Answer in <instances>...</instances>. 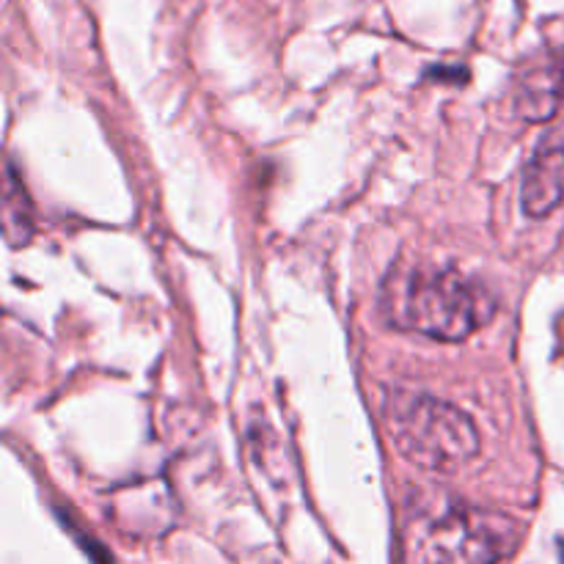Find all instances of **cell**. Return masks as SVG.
I'll list each match as a JSON object with an SVG mask.
<instances>
[{
  "label": "cell",
  "instance_id": "cell-1",
  "mask_svg": "<svg viewBox=\"0 0 564 564\" xmlns=\"http://www.w3.org/2000/svg\"><path fill=\"white\" fill-rule=\"evenodd\" d=\"M518 545V523L449 496H419L402 521L405 564H501Z\"/></svg>",
  "mask_w": 564,
  "mask_h": 564
},
{
  "label": "cell",
  "instance_id": "cell-2",
  "mask_svg": "<svg viewBox=\"0 0 564 564\" xmlns=\"http://www.w3.org/2000/svg\"><path fill=\"white\" fill-rule=\"evenodd\" d=\"M391 323L435 341H463L490 323L496 301L482 284L457 270H419L389 284Z\"/></svg>",
  "mask_w": 564,
  "mask_h": 564
},
{
  "label": "cell",
  "instance_id": "cell-3",
  "mask_svg": "<svg viewBox=\"0 0 564 564\" xmlns=\"http://www.w3.org/2000/svg\"><path fill=\"white\" fill-rule=\"evenodd\" d=\"M386 424L397 452L413 466L452 474L479 455V430L460 408L416 391H394L386 400Z\"/></svg>",
  "mask_w": 564,
  "mask_h": 564
},
{
  "label": "cell",
  "instance_id": "cell-4",
  "mask_svg": "<svg viewBox=\"0 0 564 564\" xmlns=\"http://www.w3.org/2000/svg\"><path fill=\"white\" fill-rule=\"evenodd\" d=\"M564 198V138H549L529 160L521 180V207L529 218H549Z\"/></svg>",
  "mask_w": 564,
  "mask_h": 564
},
{
  "label": "cell",
  "instance_id": "cell-5",
  "mask_svg": "<svg viewBox=\"0 0 564 564\" xmlns=\"http://www.w3.org/2000/svg\"><path fill=\"white\" fill-rule=\"evenodd\" d=\"M564 97V50L529 66L516 88V113L527 121H549Z\"/></svg>",
  "mask_w": 564,
  "mask_h": 564
},
{
  "label": "cell",
  "instance_id": "cell-6",
  "mask_svg": "<svg viewBox=\"0 0 564 564\" xmlns=\"http://www.w3.org/2000/svg\"><path fill=\"white\" fill-rule=\"evenodd\" d=\"M3 235L9 246H25L33 235V207L28 198L25 185L17 171L9 165L6 174V198H3Z\"/></svg>",
  "mask_w": 564,
  "mask_h": 564
},
{
  "label": "cell",
  "instance_id": "cell-7",
  "mask_svg": "<svg viewBox=\"0 0 564 564\" xmlns=\"http://www.w3.org/2000/svg\"><path fill=\"white\" fill-rule=\"evenodd\" d=\"M562 556H564V551H562ZM562 562H564V560H562Z\"/></svg>",
  "mask_w": 564,
  "mask_h": 564
}]
</instances>
